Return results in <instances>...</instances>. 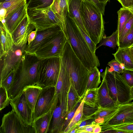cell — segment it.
<instances>
[{
    "label": "cell",
    "mask_w": 133,
    "mask_h": 133,
    "mask_svg": "<svg viewBox=\"0 0 133 133\" xmlns=\"http://www.w3.org/2000/svg\"><path fill=\"white\" fill-rule=\"evenodd\" d=\"M40 60L35 55L24 53L16 69L10 88L8 91L10 99L17 96L26 87L37 85L38 67Z\"/></svg>",
    "instance_id": "obj_1"
},
{
    "label": "cell",
    "mask_w": 133,
    "mask_h": 133,
    "mask_svg": "<svg viewBox=\"0 0 133 133\" xmlns=\"http://www.w3.org/2000/svg\"><path fill=\"white\" fill-rule=\"evenodd\" d=\"M60 57L69 74L71 82L79 96L83 98L90 71L77 56L68 40L65 43Z\"/></svg>",
    "instance_id": "obj_2"
},
{
    "label": "cell",
    "mask_w": 133,
    "mask_h": 133,
    "mask_svg": "<svg viewBox=\"0 0 133 133\" xmlns=\"http://www.w3.org/2000/svg\"><path fill=\"white\" fill-rule=\"evenodd\" d=\"M66 25L68 40L84 65L90 71L94 68L99 67L100 64L97 57L91 51L77 25L68 13Z\"/></svg>",
    "instance_id": "obj_3"
},
{
    "label": "cell",
    "mask_w": 133,
    "mask_h": 133,
    "mask_svg": "<svg viewBox=\"0 0 133 133\" xmlns=\"http://www.w3.org/2000/svg\"><path fill=\"white\" fill-rule=\"evenodd\" d=\"M81 14L85 28L92 41L97 45L104 35L103 15L94 4L82 0Z\"/></svg>",
    "instance_id": "obj_4"
},
{
    "label": "cell",
    "mask_w": 133,
    "mask_h": 133,
    "mask_svg": "<svg viewBox=\"0 0 133 133\" xmlns=\"http://www.w3.org/2000/svg\"><path fill=\"white\" fill-rule=\"evenodd\" d=\"M109 68L106 67L101 74L105 78L111 98L118 106L130 102L131 88L121 74Z\"/></svg>",
    "instance_id": "obj_5"
},
{
    "label": "cell",
    "mask_w": 133,
    "mask_h": 133,
    "mask_svg": "<svg viewBox=\"0 0 133 133\" xmlns=\"http://www.w3.org/2000/svg\"><path fill=\"white\" fill-rule=\"evenodd\" d=\"M60 57L41 59L38 67L37 85L42 88L55 87L60 69Z\"/></svg>",
    "instance_id": "obj_6"
},
{
    "label": "cell",
    "mask_w": 133,
    "mask_h": 133,
    "mask_svg": "<svg viewBox=\"0 0 133 133\" xmlns=\"http://www.w3.org/2000/svg\"><path fill=\"white\" fill-rule=\"evenodd\" d=\"M27 12L31 23L35 26L37 31L57 26H59L61 29V22L50 6L44 8L28 9Z\"/></svg>",
    "instance_id": "obj_7"
},
{
    "label": "cell",
    "mask_w": 133,
    "mask_h": 133,
    "mask_svg": "<svg viewBox=\"0 0 133 133\" xmlns=\"http://www.w3.org/2000/svg\"><path fill=\"white\" fill-rule=\"evenodd\" d=\"M67 40L63 32L61 30L43 44L34 55L40 59L59 57Z\"/></svg>",
    "instance_id": "obj_8"
},
{
    "label": "cell",
    "mask_w": 133,
    "mask_h": 133,
    "mask_svg": "<svg viewBox=\"0 0 133 133\" xmlns=\"http://www.w3.org/2000/svg\"><path fill=\"white\" fill-rule=\"evenodd\" d=\"M26 45L27 44L20 46L14 44L12 48L7 53L0 57V82L10 71L17 69L25 52Z\"/></svg>",
    "instance_id": "obj_9"
},
{
    "label": "cell",
    "mask_w": 133,
    "mask_h": 133,
    "mask_svg": "<svg viewBox=\"0 0 133 133\" xmlns=\"http://www.w3.org/2000/svg\"><path fill=\"white\" fill-rule=\"evenodd\" d=\"M1 133H35L33 125L24 124L13 110L4 115L0 128Z\"/></svg>",
    "instance_id": "obj_10"
},
{
    "label": "cell",
    "mask_w": 133,
    "mask_h": 133,
    "mask_svg": "<svg viewBox=\"0 0 133 133\" xmlns=\"http://www.w3.org/2000/svg\"><path fill=\"white\" fill-rule=\"evenodd\" d=\"M133 123L132 102L119 105L118 110L114 116L107 122L100 125L101 132L115 126Z\"/></svg>",
    "instance_id": "obj_11"
},
{
    "label": "cell",
    "mask_w": 133,
    "mask_h": 133,
    "mask_svg": "<svg viewBox=\"0 0 133 133\" xmlns=\"http://www.w3.org/2000/svg\"><path fill=\"white\" fill-rule=\"evenodd\" d=\"M55 87L42 88L37 99L33 113V121L48 112L55 100Z\"/></svg>",
    "instance_id": "obj_12"
},
{
    "label": "cell",
    "mask_w": 133,
    "mask_h": 133,
    "mask_svg": "<svg viewBox=\"0 0 133 133\" xmlns=\"http://www.w3.org/2000/svg\"><path fill=\"white\" fill-rule=\"evenodd\" d=\"M12 110L25 124L33 125V113L29 107L23 91L14 98L10 99Z\"/></svg>",
    "instance_id": "obj_13"
},
{
    "label": "cell",
    "mask_w": 133,
    "mask_h": 133,
    "mask_svg": "<svg viewBox=\"0 0 133 133\" xmlns=\"http://www.w3.org/2000/svg\"><path fill=\"white\" fill-rule=\"evenodd\" d=\"M71 84L69 74L61 59L59 73L55 87V97L59 104H63L67 108L68 94Z\"/></svg>",
    "instance_id": "obj_14"
},
{
    "label": "cell",
    "mask_w": 133,
    "mask_h": 133,
    "mask_svg": "<svg viewBox=\"0 0 133 133\" xmlns=\"http://www.w3.org/2000/svg\"><path fill=\"white\" fill-rule=\"evenodd\" d=\"M35 29L27 14L11 33L14 44L22 46L27 44L29 34Z\"/></svg>",
    "instance_id": "obj_15"
},
{
    "label": "cell",
    "mask_w": 133,
    "mask_h": 133,
    "mask_svg": "<svg viewBox=\"0 0 133 133\" xmlns=\"http://www.w3.org/2000/svg\"><path fill=\"white\" fill-rule=\"evenodd\" d=\"M62 30L59 26L53 27L44 30L37 31L35 39L29 45H27L25 53L34 55L38 49L44 43Z\"/></svg>",
    "instance_id": "obj_16"
},
{
    "label": "cell",
    "mask_w": 133,
    "mask_h": 133,
    "mask_svg": "<svg viewBox=\"0 0 133 133\" xmlns=\"http://www.w3.org/2000/svg\"><path fill=\"white\" fill-rule=\"evenodd\" d=\"M67 114V108L65 105L59 104L57 106L54 111L50 133H63L64 124Z\"/></svg>",
    "instance_id": "obj_17"
},
{
    "label": "cell",
    "mask_w": 133,
    "mask_h": 133,
    "mask_svg": "<svg viewBox=\"0 0 133 133\" xmlns=\"http://www.w3.org/2000/svg\"><path fill=\"white\" fill-rule=\"evenodd\" d=\"M51 9L60 20L61 29L68 40L66 25V19L68 12V4L66 0H53L50 6Z\"/></svg>",
    "instance_id": "obj_18"
},
{
    "label": "cell",
    "mask_w": 133,
    "mask_h": 133,
    "mask_svg": "<svg viewBox=\"0 0 133 133\" xmlns=\"http://www.w3.org/2000/svg\"><path fill=\"white\" fill-rule=\"evenodd\" d=\"M102 79L98 87V104L99 107L104 108H114L118 107L111 98L104 76L101 74Z\"/></svg>",
    "instance_id": "obj_19"
},
{
    "label": "cell",
    "mask_w": 133,
    "mask_h": 133,
    "mask_svg": "<svg viewBox=\"0 0 133 133\" xmlns=\"http://www.w3.org/2000/svg\"><path fill=\"white\" fill-rule=\"evenodd\" d=\"M57 105L54 103L48 112L34 121L33 125L35 133H46L49 131L54 111Z\"/></svg>",
    "instance_id": "obj_20"
},
{
    "label": "cell",
    "mask_w": 133,
    "mask_h": 133,
    "mask_svg": "<svg viewBox=\"0 0 133 133\" xmlns=\"http://www.w3.org/2000/svg\"><path fill=\"white\" fill-rule=\"evenodd\" d=\"M68 14L78 27L81 28L89 36L84 26L81 12L82 0H66Z\"/></svg>",
    "instance_id": "obj_21"
},
{
    "label": "cell",
    "mask_w": 133,
    "mask_h": 133,
    "mask_svg": "<svg viewBox=\"0 0 133 133\" xmlns=\"http://www.w3.org/2000/svg\"><path fill=\"white\" fill-rule=\"evenodd\" d=\"M27 11V3L5 19V23L3 25L11 34L28 14Z\"/></svg>",
    "instance_id": "obj_22"
},
{
    "label": "cell",
    "mask_w": 133,
    "mask_h": 133,
    "mask_svg": "<svg viewBox=\"0 0 133 133\" xmlns=\"http://www.w3.org/2000/svg\"><path fill=\"white\" fill-rule=\"evenodd\" d=\"M129 48H118L116 52L112 54L115 59L122 65L124 70L133 71V61L129 54Z\"/></svg>",
    "instance_id": "obj_23"
},
{
    "label": "cell",
    "mask_w": 133,
    "mask_h": 133,
    "mask_svg": "<svg viewBox=\"0 0 133 133\" xmlns=\"http://www.w3.org/2000/svg\"><path fill=\"white\" fill-rule=\"evenodd\" d=\"M0 57L6 54L12 48L14 43L11 34L0 23Z\"/></svg>",
    "instance_id": "obj_24"
},
{
    "label": "cell",
    "mask_w": 133,
    "mask_h": 133,
    "mask_svg": "<svg viewBox=\"0 0 133 133\" xmlns=\"http://www.w3.org/2000/svg\"><path fill=\"white\" fill-rule=\"evenodd\" d=\"M118 107L108 108L99 107L92 117L95 119L96 124L100 125L107 122L114 116L118 110Z\"/></svg>",
    "instance_id": "obj_25"
},
{
    "label": "cell",
    "mask_w": 133,
    "mask_h": 133,
    "mask_svg": "<svg viewBox=\"0 0 133 133\" xmlns=\"http://www.w3.org/2000/svg\"><path fill=\"white\" fill-rule=\"evenodd\" d=\"M42 89L37 85L29 86L25 88L23 91L26 102L33 113Z\"/></svg>",
    "instance_id": "obj_26"
},
{
    "label": "cell",
    "mask_w": 133,
    "mask_h": 133,
    "mask_svg": "<svg viewBox=\"0 0 133 133\" xmlns=\"http://www.w3.org/2000/svg\"><path fill=\"white\" fill-rule=\"evenodd\" d=\"M84 103V99L83 97L73 117L68 125L64 130L63 133H70L75 128H77L78 126L82 121Z\"/></svg>",
    "instance_id": "obj_27"
},
{
    "label": "cell",
    "mask_w": 133,
    "mask_h": 133,
    "mask_svg": "<svg viewBox=\"0 0 133 133\" xmlns=\"http://www.w3.org/2000/svg\"><path fill=\"white\" fill-rule=\"evenodd\" d=\"M118 20L117 30L118 38L124 25L133 15V12L127 8H121L117 11Z\"/></svg>",
    "instance_id": "obj_28"
},
{
    "label": "cell",
    "mask_w": 133,
    "mask_h": 133,
    "mask_svg": "<svg viewBox=\"0 0 133 133\" xmlns=\"http://www.w3.org/2000/svg\"><path fill=\"white\" fill-rule=\"evenodd\" d=\"M83 98L79 96L73 83L71 82L68 98V114L74 109L78 102Z\"/></svg>",
    "instance_id": "obj_29"
},
{
    "label": "cell",
    "mask_w": 133,
    "mask_h": 133,
    "mask_svg": "<svg viewBox=\"0 0 133 133\" xmlns=\"http://www.w3.org/2000/svg\"><path fill=\"white\" fill-rule=\"evenodd\" d=\"M101 74L97 67L94 68L91 70L88 78L86 90L98 87L101 82Z\"/></svg>",
    "instance_id": "obj_30"
},
{
    "label": "cell",
    "mask_w": 133,
    "mask_h": 133,
    "mask_svg": "<svg viewBox=\"0 0 133 133\" xmlns=\"http://www.w3.org/2000/svg\"><path fill=\"white\" fill-rule=\"evenodd\" d=\"M98 88L86 90L83 97L84 103L92 107L98 106Z\"/></svg>",
    "instance_id": "obj_31"
},
{
    "label": "cell",
    "mask_w": 133,
    "mask_h": 133,
    "mask_svg": "<svg viewBox=\"0 0 133 133\" xmlns=\"http://www.w3.org/2000/svg\"><path fill=\"white\" fill-rule=\"evenodd\" d=\"M118 34L117 30L109 36L104 35L96 49L102 46H105L114 49L117 45Z\"/></svg>",
    "instance_id": "obj_32"
},
{
    "label": "cell",
    "mask_w": 133,
    "mask_h": 133,
    "mask_svg": "<svg viewBox=\"0 0 133 133\" xmlns=\"http://www.w3.org/2000/svg\"><path fill=\"white\" fill-rule=\"evenodd\" d=\"M53 0H29L27 3L28 9L46 8L50 6Z\"/></svg>",
    "instance_id": "obj_33"
},
{
    "label": "cell",
    "mask_w": 133,
    "mask_h": 133,
    "mask_svg": "<svg viewBox=\"0 0 133 133\" xmlns=\"http://www.w3.org/2000/svg\"><path fill=\"white\" fill-rule=\"evenodd\" d=\"M10 101L7 90L5 88L0 86V110L8 105Z\"/></svg>",
    "instance_id": "obj_34"
},
{
    "label": "cell",
    "mask_w": 133,
    "mask_h": 133,
    "mask_svg": "<svg viewBox=\"0 0 133 133\" xmlns=\"http://www.w3.org/2000/svg\"><path fill=\"white\" fill-rule=\"evenodd\" d=\"M133 44V25L131 29L119 43L118 48H124L130 47Z\"/></svg>",
    "instance_id": "obj_35"
},
{
    "label": "cell",
    "mask_w": 133,
    "mask_h": 133,
    "mask_svg": "<svg viewBox=\"0 0 133 133\" xmlns=\"http://www.w3.org/2000/svg\"><path fill=\"white\" fill-rule=\"evenodd\" d=\"M16 69L10 71L5 78L0 82V86L5 88L8 91L11 86L14 78Z\"/></svg>",
    "instance_id": "obj_36"
},
{
    "label": "cell",
    "mask_w": 133,
    "mask_h": 133,
    "mask_svg": "<svg viewBox=\"0 0 133 133\" xmlns=\"http://www.w3.org/2000/svg\"><path fill=\"white\" fill-rule=\"evenodd\" d=\"M98 108V106L92 107L84 103L83 108L82 121L87 119L93 118L92 116Z\"/></svg>",
    "instance_id": "obj_37"
},
{
    "label": "cell",
    "mask_w": 133,
    "mask_h": 133,
    "mask_svg": "<svg viewBox=\"0 0 133 133\" xmlns=\"http://www.w3.org/2000/svg\"><path fill=\"white\" fill-rule=\"evenodd\" d=\"M133 25V15L125 24L118 38L117 45L123 40L131 29Z\"/></svg>",
    "instance_id": "obj_38"
},
{
    "label": "cell",
    "mask_w": 133,
    "mask_h": 133,
    "mask_svg": "<svg viewBox=\"0 0 133 133\" xmlns=\"http://www.w3.org/2000/svg\"><path fill=\"white\" fill-rule=\"evenodd\" d=\"M107 64L111 68H109V71H114L121 74L124 71L122 65L115 59H113L109 62Z\"/></svg>",
    "instance_id": "obj_39"
},
{
    "label": "cell",
    "mask_w": 133,
    "mask_h": 133,
    "mask_svg": "<svg viewBox=\"0 0 133 133\" xmlns=\"http://www.w3.org/2000/svg\"><path fill=\"white\" fill-rule=\"evenodd\" d=\"M110 129L119 130L122 133H133V123L115 126L107 130Z\"/></svg>",
    "instance_id": "obj_40"
},
{
    "label": "cell",
    "mask_w": 133,
    "mask_h": 133,
    "mask_svg": "<svg viewBox=\"0 0 133 133\" xmlns=\"http://www.w3.org/2000/svg\"><path fill=\"white\" fill-rule=\"evenodd\" d=\"M78 27L91 51L94 53H95V51L96 50V45L92 41L90 37L81 28Z\"/></svg>",
    "instance_id": "obj_41"
},
{
    "label": "cell",
    "mask_w": 133,
    "mask_h": 133,
    "mask_svg": "<svg viewBox=\"0 0 133 133\" xmlns=\"http://www.w3.org/2000/svg\"><path fill=\"white\" fill-rule=\"evenodd\" d=\"M128 85L131 88L133 87V71L124 70L121 74Z\"/></svg>",
    "instance_id": "obj_42"
},
{
    "label": "cell",
    "mask_w": 133,
    "mask_h": 133,
    "mask_svg": "<svg viewBox=\"0 0 133 133\" xmlns=\"http://www.w3.org/2000/svg\"><path fill=\"white\" fill-rule=\"evenodd\" d=\"M82 99L78 102L74 109L68 114L65 118L64 124L63 131L68 125L73 117Z\"/></svg>",
    "instance_id": "obj_43"
},
{
    "label": "cell",
    "mask_w": 133,
    "mask_h": 133,
    "mask_svg": "<svg viewBox=\"0 0 133 133\" xmlns=\"http://www.w3.org/2000/svg\"><path fill=\"white\" fill-rule=\"evenodd\" d=\"M96 124H92L85 126L80 129H77L76 133H93V129Z\"/></svg>",
    "instance_id": "obj_44"
},
{
    "label": "cell",
    "mask_w": 133,
    "mask_h": 133,
    "mask_svg": "<svg viewBox=\"0 0 133 133\" xmlns=\"http://www.w3.org/2000/svg\"><path fill=\"white\" fill-rule=\"evenodd\" d=\"M95 5L101 11L103 15L104 14L106 4L101 2L99 0H87Z\"/></svg>",
    "instance_id": "obj_45"
},
{
    "label": "cell",
    "mask_w": 133,
    "mask_h": 133,
    "mask_svg": "<svg viewBox=\"0 0 133 133\" xmlns=\"http://www.w3.org/2000/svg\"><path fill=\"white\" fill-rule=\"evenodd\" d=\"M92 124H96L95 119L93 118L87 119L82 121L77 128L80 129L85 126Z\"/></svg>",
    "instance_id": "obj_46"
},
{
    "label": "cell",
    "mask_w": 133,
    "mask_h": 133,
    "mask_svg": "<svg viewBox=\"0 0 133 133\" xmlns=\"http://www.w3.org/2000/svg\"><path fill=\"white\" fill-rule=\"evenodd\" d=\"M37 30H36L33 31L29 34L28 39L27 45L29 44L35 39L36 35Z\"/></svg>",
    "instance_id": "obj_47"
},
{
    "label": "cell",
    "mask_w": 133,
    "mask_h": 133,
    "mask_svg": "<svg viewBox=\"0 0 133 133\" xmlns=\"http://www.w3.org/2000/svg\"><path fill=\"white\" fill-rule=\"evenodd\" d=\"M102 128L101 126L98 124H96L93 130V133H101Z\"/></svg>",
    "instance_id": "obj_48"
},
{
    "label": "cell",
    "mask_w": 133,
    "mask_h": 133,
    "mask_svg": "<svg viewBox=\"0 0 133 133\" xmlns=\"http://www.w3.org/2000/svg\"><path fill=\"white\" fill-rule=\"evenodd\" d=\"M121 4L123 7L127 8L128 0H117Z\"/></svg>",
    "instance_id": "obj_49"
},
{
    "label": "cell",
    "mask_w": 133,
    "mask_h": 133,
    "mask_svg": "<svg viewBox=\"0 0 133 133\" xmlns=\"http://www.w3.org/2000/svg\"><path fill=\"white\" fill-rule=\"evenodd\" d=\"M129 52L133 61V49L130 47L129 48Z\"/></svg>",
    "instance_id": "obj_50"
},
{
    "label": "cell",
    "mask_w": 133,
    "mask_h": 133,
    "mask_svg": "<svg viewBox=\"0 0 133 133\" xmlns=\"http://www.w3.org/2000/svg\"><path fill=\"white\" fill-rule=\"evenodd\" d=\"M128 7L133 5V0H128Z\"/></svg>",
    "instance_id": "obj_51"
},
{
    "label": "cell",
    "mask_w": 133,
    "mask_h": 133,
    "mask_svg": "<svg viewBox=\"0 0 133 133\" xmlns=\"http://www.w3.org/2000/svg\"><path fill=\"white\" fill-rule=\"evenodd\" d=\"M131 101L133 100V87L131 88Z\"/></svg>",
    "instance_id": "obj_52"
},
{
    "label": "cell",
    "mask_w": 133,
    "mask_h": 133,
    "mask_svg": "<svg viewBox=\"0 0 133 133\" xmlns=\"http://www.w3.org/2000/svg\"><path fill=\"white\" fill-rule=\"evenodd\" d=\"M129 9L131 11L133 12V5L127 8Z\"/></svg>",
    "instance_id": "obj_53"
},
{
    "label": "cell",
    "mask_w": 133,
    "mask_h": 133,
    "mask_svg": "<svg viewBox=\"0 0 133 133\" xmlns=\"http://www.w3.org/2000/svg\"><path fill=\"white\" fill-rule=\"evenodd\" d=\"M10 0H0V3H3L4 2L8 1Z\"/></svg>",
    "instance_id": "obj_54"
},
{
    "label": "cell",
    "mask_w": 133,
    "mask_h": 133,
    "mask_svg": "<svg viewBox=\"0 0 133 133\" xmlns=\"http://www.w3.org/2000/svg\"><path fill=\"white\" fill-rule=\"evenodd\" d=\"M130 47L133 49V44Z\"/></svg>",
    "instance_id": "obj_55"
}]
</instances>
